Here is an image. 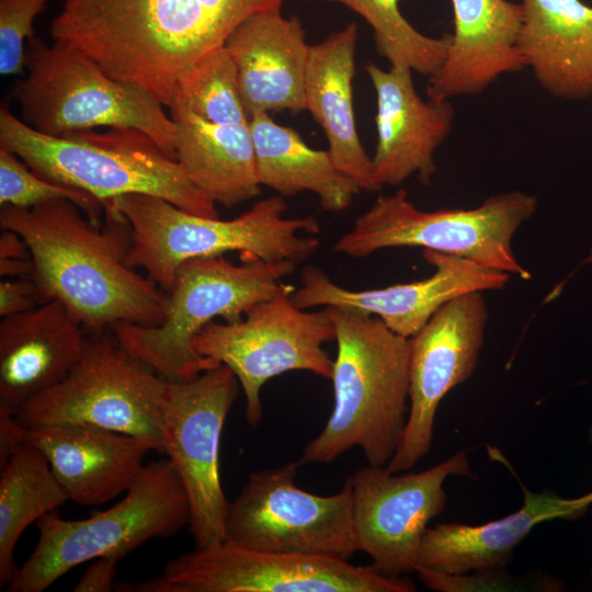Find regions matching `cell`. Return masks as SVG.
I'll return each mask as SVG.
<instances>
[{"label": "cell", "instance_id": "23", "mask_svg": "<svg viewBox=\"0 0 592 592\" xmlns=\"http://www.w3.org/2000/svg\"><path fill=\"white\" fill-rule=\"evenodd\" d=\"M522 508L481 525L443 523L425 531L418 562L444 573L505 569L516 546L539 523L576 519L592 504V492L566 499L550 490L534 493L521 483ZM418 566V567H419Z\"/></svg>", "mask_w": 592, "mask_h": 592}, {"label": "cell", "instance_id": "37", "mask_svg": "<svg viewBox=\"0 0 592 592\" xmlns=\"http://www.w3.org/2000/svg\"><path fill=\"white\" fill-rule=\"evenodd\" d=\"M32 260V255L23 238L9 229H2L0 236V260Z\"/></svg>", "mask_w": 592, "mask_h": 592}, {"label": "cell", "instance_id": "15", "mask_svg": "<svg viewBox=\"0 0 592 592\" xmlns=\"http://www.w3.org/2000/svg\"><path fill=\"white\" fill-rule=\"evenodd\" d=\"M451 476L473 477L465 452L420 473L401 475L368 464L348 478L358 550L377 572L392 578L415 573L422 537L446 505L443 485Z\"/></svg>", "mask_w": 592, "mask_h": 592}, {"label": "cell", "instance_id": "18", "mask_svg": "<svg viewBox=\"0 0 592 592\" xmlns=\"http://www.w3.org/2000/svg\"><path fill=\"white\" fill-rule=\"evenodd\" d=\"M376 93L377 145L372 158L376 183L398 186L415 175L425 185L435 173V150L447 138L455 118L449 101H424L415 91L412 70L375 64L365 66Z\"/></svg>", "mask_w": 592, "mask_h": 592}, {"label": "cell", "instance_id": "32", "mask_svg": "<svg viewBox=\"0 0 592 592\" xmlns=\"http://www.w3.org/2000/svg\"><path fill=\"white\" fill-rule=\"evenodd\" d=\"M415 573L426 589L439 592L558 591L560 588L544 574L516 577L505 569L476 570L468 574L444 573L419 566Z\"/></svg>", "mask_w": 592, "mask_h": 592}, {"label": "cell", "instance_id": "4", "mask_svg": "<svg viewBox=\"0 0 592 592\" xmlns=\"http://www.w3.org/2000/svg\"><path fill=\"white\" fill-rule=\"evenodd\" d=\"M128 221L133 244L126 263L141 269L164 293L186 260L239 252L242 261L309 259L319 248L320 224L312 216L287 218L284 197L258 201L234 219L203 217L150 195L126 194L110 200Z\"/></svg>", "mask_w": 592, "mask_h": 592}, {"label": "cell", "instance_id": "8", "mask_svg": "<svg viewBox=\"0 0 592 592\" xmlns=\"http://www.w3.org/2000/svg\"><path fill=\"white\" fill-rule=\"evenodd\" d=\"M190 522V505L169 458L144 465L126 496L83 520L47 513L36 521L38 540L7 592H43L76 566L100 557L123 559L150 539L175 535Z\"/></svg>", "mask_w": 592, "mask_h": 592}, {"label": "cell", "instance_id": "21", "mask_svg": "<svg viewBox=\"0 0 592 592\" xmlns=\"http://www.w3.org/2000/svg\"><path fill=\"white\" fill-rule=\"evenodd\" d=\"M281 9L257 12L226 38L244 109L254 112L306 111L305 78L309 47L297 18Z\"/></svg>", "mask_w": 592, "mask_h": 592}, {"label": "cell", "instance_id": "9", "mask_svg": "<svg viewBox=\"0 0 592 592\" xmlns=\"http://www.w3.org/2000/svg\"><path fill=\"white\" fill-rule=\"evenodd\" d=\"M536 196L510 191L487 197L474 208H418L403 189L382 195L358 215L332 250L365 258L388 248H415L456 255L530 280L512 240L537 210Z\"/></svg>", "mask_w": 592, "mask_h": 592}, {"label": "cell", "instance_id": "31", "mask_svg": "<svg viewBox=\"0 0 592 592\" xmlns=\"http://www.w3.org/2000/svg\"><path fill=\"white\" fill-rule=\"evenodd\" d=\"M67 200L77 205L95 225H103L104 205L89 192L45 180L20 158L0 147V205L29 208L39 204Z\"/></svg>", "mask_w": 592, "mask_h": 592}, {"label": "cell", "instance_id": "6", "mask_svg": "<svg viewBox=\"0 0 592 592\" xmlns=\"http://www.w3.org/2000/svg\"><path fill=\"white\" fill-rule=\"evenodd\" d=\"M291 261H244L234 264L224 255L193 258L181 263L166 293L164 316L156 326L116 323L118 341L167 380H182L218 365L193 349L195 335L215 318L236 322L257 304L287 285L296 270Z\"/></svg>", "mask_w": 592, "mask_h": 592}, {"label": "cell", "instance_id": "39", "mask_svg": "<svg viewBox=\"0 0 592 592\" xmlns=\"http://www.w3.org/2000/svg\"><path fill=\"white\" fill-rule=\"evenodd\" d=\"M589 440L592 442V428L589 431Z\"/></svg>", "mask_w": 592, "mask_h": 592}, {"label": "cell", "instance_id": "30", "mask_svg": "<svg viewBox=\"0 0 592 592\" xmlns=\"http://www.w3.org/2000/svg\"><path fill=\"white\" fill-rule=\"evenodd\" d=\"M171 101L181 103L210 123L249 122L240 93L237 69L224 45L213 49L180 73Z\"/></svg>", "mask_w": 592, "mask_h": 592}, {"label": "cell", "instance_id": "17", "mask_svg": "<svg viewBox=\"0 0 592 592\" xmlns=\"http://www.w3.org/2000/svg\"><path fill=\"white\" fill-rule=\"evenodd\" d=\"M434 267L429 277L374 289H350L334 283L317 265H306L291 294L301 309L344 307L379 318L391 331L411 338L446 303L469 293L504 288L510 274L471 260L423 250Z\"/></svg>", "mask_w": 592, "mask_h": 592}, {"label": "cell", "instance_id": "1", "mask_svg": "<svg viewBox=\"0 0 592 592\" xmlns=\"http://www.w3.org/2000/svg\"><path fill=\"white\" fill-rule=\"evenodd\" d=\"M283 0H62L53 43L76 48L113 79L167 106L180 73L250 15Z\"/></svg>", "mask_w": 592, "mask_h": 592}, {"label": "cell", "instance_id": "29", "mask_svg": "<svg viewBox=\"0 0 592 592\" xmlns=\"http://www.w3.org/2000/svg\"><path fill=\"white\" fill-rule=\"evenodd\" d=\"M339 2L360 14L373 29L377 53L390 66L403 67L430 77L444 61L451 34L430 37L399 10L400 0H321Z\"/></svg>", "mask_w": 592, "mask_h": 592}, {"label": "cell", "instance_id": "19", "mask_svg": "<svg viewBox=\"0 0 592 592\" xmlns=\"http://www.w3.org/2000/svg\"><path fill=\"white\" fill-rule=\"evenodd\" d=\"M19 434L46 456L68 500L82 505L102 504L127 491L145 456L156 451L146 439L82 423L20 425Z\"/></svg>", "mask_w": 592, "mask_h": 592}, {"label": "cell", "instance_id": "5", "mask_svg": "<svg viewBox=\"0 0 592 592\" xmlns=\"http://www.w3.org/2000/svg\"><path fill=\"white\" fill-rule=\"evenodd\" d=\"M0 147L15 153L41 178L89 192L105 202L126 194L162 198L203 217H218L204 194L147 135L134 128L106 133L45 135L0 107Z\"/></svg>", "mask_w": 592, "mask_h": 592}, {"label": "cell", "instance_id": "20", "mask_svg": "<svg viewBox=\"0 0 592 592\" xmlns=\"http://www.w3.org/2000/svg\"><path fill=\"white\" fill-rule=\"evenodd\" d=\"M83 326L58 300L0 322V408L13 415L30 399L62 380L80 360Z\"/></svg>", "mask_w": 592, "mask_h": 592}, {"label": "cell", "instance_id": "3", "mask_svg": "<svg viewBox=\"0 0 592 592\" xmlns=\"http://www.w3.org/2000/svg\"><path fill=\"white\" fill-rule=\"evenodd\" d=\"M326 308L335 328L337 355L330 378L334 405L298 462L329 464L360 447L369 465L387 466L409 414L410 340L375 316Z\"/></svg>", "mask_w": 592, "mask_h": 592}, {"label": "cell", "instance_id": "35", "mask_svg": "<svg viewBox=\"0 0 592 592\" xmlns=\"http://www.w3.org/2000/svg\"><path fill=\"white\" fill-rule=\"evenodd\" d=\"M122 559L117 556L93 559L77 584L75 592H111L115 590L114 577Z\"/></svg>", "mask_w": 592, "mask_h": 592}, {"label": "cell", "instance_id": "25", "mask_svg": "<svg viewBox=\"0 0 592 592\" xmlns=\"http://www.w3.org/2000/svg\"><path fill=\"white\" fill-rule=\"evenodd\" d=\"M357 37V24L351 22L310 45L305 78L306 111L322 127L338 170L361 191L376 192L380 187L374 179L372 159L360 140L353 111Z\"/></svg>", "mask_w": 592, "mask_h": 592}, {"label": "cell", "instance_id": "12", "mask_svg": "<svg viewBox=\"0 0 592 592\" xmlns=\"http://www.w3.org/2000/svg\"><path fill=\"white\" fill-rule=\"evenodd\" d=\"M287 285L252 307L236 322L207 323L194 338L193 349L236 375L246 397V419L257 426L263 415L261 389L271 378L306 371L330 379L333 360L323 344L335 340V328L325 307L309 311L291 298Z\"/></svg>", "mask_w": 592, "mask_h": 592}, {"label": "cell", "instance_id": "34", "mask_svg": "<svg viewBox=\"0 0 592 592\" xmlns=\"http://www.w3.org/2000/svg\"><path fill=\"white\" fill-rule=\"evenodd\" d=\"M45 303L32 278H2L0 282V316H13Z\"/></svg>", "mask_w": 592, "mask_h": 592}, {"label": "cell", "instance_id": "26", "mask_svg": "<svg viewBox=\"0 0 592 592\" xmlns=\"http://www.w3.org/2000/svg\"><path fill=\"white\" fill-rule=\"evenodd\" d=\"M167 107L175 128L177 161L194 185L228 208L261 193L249 122L210 123L177 101Z\"/></svg>", "mask_w": 592, "mask_h": 592}, {"label": "cell", "instance_id": "38", "mask_svg": "<svg viewBox=\"0 0 592 592\" xmlns=\"http://www.w3.org/2000/svg\"><path fill=\"white\" fill-rule=\"evenodd\" d=\"M587 261H588V262H592V246H591V249H590V254H589V257L587 258Z\"/></svg>", "mask_w": 592, "mask_h": 592}, {"label": "cell", "instance_id": "13", "mask_svg": "<svg viewBox=\"0 0 592 592\" xmlns=\"http://www.w3.org/2000/svg\"><path fill=\"white\" fill-rule=\"evenodd\" d=\"M240 384L226 365L182 380H167L161 448L172 463L190 505L195 548L226 539L230 501L219 478V442Z\"/></svg>", "mask_w": 592, "mask_h": 592}, {"label": "cell", "instance_id": "11", "mask_svg": "<svg viewBox=\"0 0 592 592\" xmlns=\"http://www.w3.org/2000/svg\"><path fill=\"white\" fill-rule=\"evenodd\" d=\"M124 592H413L406 577L329 557L265 551L229 539L169 560L160 574L115 583Z\"/></svg>", "mask_w": 592, "mask_h": 592}, {"label": "cell", "instance_id": "28", "mask_svg": "<svg viewBox=\"0 0 592 592\" xmlns=\"http://www.w3.org/2000/svg\"><path fill=\"white\" fill-rule=\"evenodd\" d=\"M68 501L46 456L23 443L0 475V587H7L19 567L18 539L27 526Z\"/></svg>", "mask_w": 592, "mask_h": 592}, {"label": "cell", "instance_id": "16", "mask_svg": "<svg viewBox=\"0 0 592 592\" xmlns=\"http://www.w3.org/2000/svg\"><path fill=\"white\" fill-rule=\"evenodd\" d=\"M489 318L481 292L443 305L410 340L409 414L399 446L386 466L412 468L431 449L441 400L474 374Z\"/></svg>", "mask_w": 592, "mask_h": 592}, {"label": "cell", "instance_id": "22", "mask_svg": "<svg viewBox=\"0 0 592 592\" xmlns=\"http://www.w3.org/2000/svg\"><path fill=\"white\" fill-rule=\"evenodd\" d=\"M454 33L444 61L429 77L434 101L482 93L503 75L524 68L516 39L521 3L508 0H451Z\"/></svg>", "mask_w": 592, "mask_h": 592}, {"label": "cell", "instance_id": "7", "mask_svg": "<svg viewBox=\"0 0 592 592\" xmlns=\"http://www.w3.org/2000/svg\"><path fill=\"white\" fill-rule=\"evenodd\" d=\"M24 78L12 98L23 122L39 133L65 137L96 127L134 128L177 160L175 128L162 104L110 77L82 52L32 36L26 42Z\"/></svg>", "mask_w": 592, "mask_h": 592}, {"label": "cell", "instance_id": "10", "mask_svg": "<svg viewBox=\"0 0 592 592\" xmlns=\"http://www.w3.org/2000/svg\"><path fill=\"white\" fill-rule=\"evenodd\" d=\"M167 379L134 356L109 329L88 333L84 351L58 384L14 415L23 428L82 423L139 436L161 448Z\"/></svg>", "mask_w": 592, "mask_h": 592}, {"label": "cell", "instance_id": "24", "mask_svg": "<svg viewBox=\"0 0 592 592\" xmlns=\"http://www.w3.org/2000/svg\"><path fill=\"white\" fill-rule=\"evenodd\" d=\"M516 46L524 68L550 95H592V7L581 0H522Z\"/></svg>", "mask_w": 592, "mask_h": 592}, {"label": "cell", "instance_id": "27", "mask_svg": "<svg viewBox=\"0 0 592 592\" xmlns=\"http://www.w3.org/2000/svg\"><path fill=\"white\" fill-rule=\"evenodd\" d=\"M249 125L261 185L283 197L311 192L321 208L332 213L348 208L361 191L338 170L328 150L309 147L295 129L275 123L269 113H252Z\"/></svg>", "mask_w": 592, "mask_h": 592}, {"label": "cell", "instance_id": "14", "mask_svg": "<svg viewBox=\"0 0 592 592\" xmlns=\"http://www.w3.org/2000/svg\"><path fill=\"white\" fill-rule=\"evenodd\" d=\"M299 462L249 475L230 502L226 539L265 551L349 560L358 546L349 479L331 496L295 483Z\"/></svg>", "mask_w": 592, "mask_h": 592}, {"label": "cell", "instance_id": "36", "mask_svg": "<svg viewBox=\"0 0 592 592\" xmlns=\"http://www.w3.org/2000/svg\"><path fill=\"white\" fill-rule=\"evenodd\" d=\"M14 415L0 408V467H4L15 451L23 444Z\"/></svg>", "mask_w": 592, "mask_h": 592}, {"label": "cell", "instance_id": "2", "mask_svg": "<svg viewBox=\"0 0 592 592\" xmlns=\"http://www.w3.org/2000/svg\"><path fill=\"white\" fill-rule=\"evenodd\" d=\"M0 226L26 242L32 280L44 301H60L88 333L123 322L162 321L166 293L127 265L132 229L111 201L104 203L101 226L67 200L29 208L1 206Z\"/></svg>", "mask_w": 592, "mask_h": 592}, {"label": "cell", "instance_id": "33", "mask_svg": "<svg viewBox=\"0 0 592 592\" xmlns=\"http://www.w3.org/2000/svg\"><path fill=\"white\" fill-rule=\"evenodd\" d=\"M49 0H0V73L20 75L25 49L34 36L33 22Z\"/></svg>", "mask_w": 592, "mask_h": 592}]
</instances>
